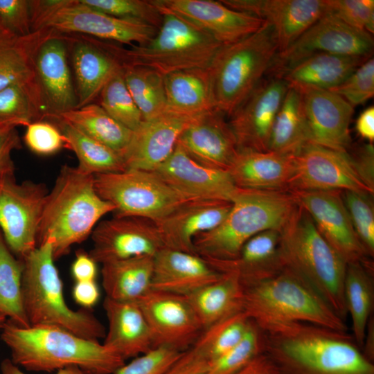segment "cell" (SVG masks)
<instances>
[{
	"instance_id": "cell-42",
	"label": "cell",
	"mask_w": 374,
	"mask_h": 374,
	"mask_svg": "<svg viewBox=\"0 0 374 374\" xmlns=\"http://www.w3.org/2000/svg\"><path fill=\"white\" fill-rule=\"evenodd\" d=\"M23 260L14 255L0 231V312L9 321L30 326L23 301Z\"/></svg>"
},
{
	"instance_id": "cell-15",
	"label": "cell",
	"mask_w": 374,
	"mask_h": 374,
	"mask_svg": "<svg viewBox=\"0 0 374 374\" xmlns=\"http://www.w3.org/2000/svg\"><path fill=\"white\" fill-rule=\"evenodd\" d=\"M329 190L373 195L358 176L347 152L308 143L294 155L289 192Z\"/></svg>"
},
{
	"instance_id": "cell-58",
	"label": "cell",
	"mask_w": 374,
	"mask_h": 374,
	"mask_svg": "<svg viewBox=\"0 0 374 374\" xmlns=\"http://www.w3.org/2000/svg\"><path fill=\"white\" fill-rule=\"evenodd\" d=\"M72 295L76 303L88 309L95 305L100 299V290L96 280L75 282Z\"/></svg>"
},
{
	"instance_id": "cell-48",
	"label": "cell",
	"mask_w": 374,
	"mask_h": 374,
	"mask_svg": "<svg viewBox=\"0 0 374 374\" xmlns=\"http://www.w3.org/2000/svg\"><path fill=\"white\" fill-rule=\"evenodd\" d=\"M109 15L143 21L159 29L163 15L152 0H82Z\"/></svg>"
},
{
	"instance_id": "cell-30",
	"label": "cell",
	"mask_w": 374,
	"mask_h": 374,
	"mask_svg": "<svg viewBox=\"0 0 374 374\" xmlns=\"http://www.w3.org/2000/svg\"><path fill=\"white\" fill-rule=\"evenodd\" d=\"M228 172L239 188L289 192L294 173V155L238 151Z\"/></svg>"
},
{
	"instance_id": "cell-7",
	"label": "cell",
	"mask_w": 374,
	"mask_h": 374,
	"mask_svg": "<svg viewBox=\"0 0 374 374\" xmlns=\"http://www.w3.org/2000/svg\"><path fill=\"white\" fill-rule=\"evenodd\" d=\"M21 260L24 307L30 326H58L97 341L105 337V327L90 311L73 310L67 305L50 238Z\"/></svg>"
},
{
	"instance_id": "cell-47",
	"label": "cell",
	"mask_w": 374,
	"mask_h": 374,
	"mask_svg": "<svg viewBox=\"0 0 374 374\" xmlns=\"http://www.w3.org/2000/svg\"><path fill=\"white\" fill-rule=\"evenodd\" d=\"M343 199L350 221L366 253L374 256V209L373 195L354 191H342Z\"/></svg>"
},
{
	"instance_id": "cell-57",
	"label": "cell",
	"mask_w": 374,
	"mask_h": 374,
	"mask_svg": "<svg viewBox=\"0 0 374 374\" xmlns=\"http://www.w3.org/2000/svg\"><path fill=\"white\" fill-rule=\"evenodd\" d=\"M96 264L89 253L78 250L71 267V275L75 282L95 280L97 274Z\"/></svg>"
},
{
	"instance_id": "cell-21",
	"label": "cell",
	"mask_w": 374,
	"mask_h": 374,
	"mask_svg": "<svg viewBox=\"0 0 374 374\" xmlns=\"http://www.w3.org/2000/svg\"><path fill=\"white\" fill-rule=\"evenodd\" d=\"M296 87L301 92L308 143L347 152L351 146L349 126L354 107L330 90Z\"/></svg>"
},
{
	"instance_id": "cell-2",
	"label": "cell",
	"mask_w": 374,
	"mask_h": 374,
	"mask_svg": "<svg viewBox=\"0 0 374 374\" xmlns=\"http://www.w3.org/2000/svg\"><path fill=\"white\" fill-rule=\"evenodd\" d=\"M1 339L10 350L12 362L28 371L77 366L91 374H113L125 363L98 341L55 326L22 327L8 320Z\"/></svg>"
},
{
	"instance_id": "cell-10",
	"label": "cell",
	"mask_w": 374,
	"mask_h": 374,
	"mask_svg": "<svg viewBox=\"0 0 374 374\" xmlns=\"http://www.w3.org/2000/svg\"><path fill=\"white\" fill-rule=\"evenodd\" d=\"M29 3L32 32L49 29L132 46L147 44L158 30L143 21L109 15L82 0H31Z\"/></svg>"
},
{
	"instance_id": "cell-40",
	"label": "cell",
	"mask_w": 374,
	"mask_h": 374,
	"mask_svg": "<svg viewBox=\"0 0 374 374\" xmlns=\"http://www.w3.org/2000/svg\"><path fill=\"white\" fill-rule=\"evenodd\" d=\"M57 117L121 155L132 135V130L118 123L94 103L70 110Z\"/></svg>"
},
{
	"instance_id": "cell-62",
	"label": "cell",
	"mask_w": 374,
	"mask_h": 374,
	"mask_svg": "<svg viewBox=\"0 0 374 374\" xmlns=\"http://www.w3.org/2000/svg\"><path fill=\"white\" fill-rule=\"evenodd\" d=\"M363 353L371 361L374 355V319L373 315L369 319L365 334L363 346L362 348Z\"/></svg>"
},
{
	"instance_id": "cell-12",
	"label": "cell",
	"mask_w": 374,
	"mask_h": 374,
	"mask_svg": "<svg viewBox=\"0 0 374 374\" xmlns=\"http://www.w3.org/2000/svg\"><path fill=\"white\" fill-rule=\"evenodd\" d=\"M373 49L371 34L326 13L287 48L276 53L265 76L281 78L291 66L314 53L369 57Z\"/></svg>"
},
{
	"instance_id": "cell-41",
	"label": "cell",
	"mask_w": 374,
	"mask_h": 374,
	"mask_svg": "<svg viewBox=\"0 0 374 374\" xmlns=\"http://www.w3.org/2000/svg\"><path fill=\"white\" fill-rule=\"evenodd\" d=\"M127 87L140 111L148 121L164 114L168 109L164 75L145 66H123Z\"/></svg>"
},
{
	"instance_id": "cell-54",
	"label": "cell",
	"mask_w": 374,
	"mask_h": 374,
	"mask_svg": "<svg viewBox=\"0 0 374 374\" xmlns=\"http://www.w3.org/2000/svg\"><path fill=\"white\" fill-rule=\"evenodd\" d=\"M347 153L363 183L374 192V148L371 143L350 148Z\"/></svg>"
},
{
	"instance_id": "cell-3",
	"label": "cell",
	"mask_w": 374,
	"mask_h": 374,
	"mask_svg": "<svg viewBox=\"0 0 374 374\" xmlns=\"http://www.w3.org/2000/svg\"><path fill=\"white\" fill-rule=\"evenodd\" d=\"M114 210V206L97 193L94 175L65 164L47 195L37 245L50 238L54 259L57 260L66 255L73 245L91 236L99 220Z\"/></svg>"
},
{
	"instance_id": "cell-53",
	"label": "cell",
	"mask_w": 374,
	"mask_h": 374,
	"mask_svg": "<svg viewBox=\"0 0 374 374\" xmlns=\"http://www.w3.org/2000/svg\"><path fill=\"white\" fill-rule=\"evenodd\" d=\"M0 22L13 34L24 36L31 33L29 1L0 0Z\"/></svg>"
},
{
	"instance_id": "cell-25",
	"label": "cell",
	"mask_w": 374,
	"mask_h": 374,
	"mask_svg": "<svg viewBox=\"0 0 374 374\" xmlns=\"http://www.w3.org/2000/svg\"><path fill=\"white\" fill-rule=\"evenodd\" d=\"M61 34L71 60L77 108L93 103L105 85L123 66L100 39L79 34Z\"/></svg>"
},
{
	"instance_id": "cell-50",
	"label": "cell",
	"mask_w": 374,
	"mask_h": 374,
	"mask_svg": "<svg viewBox=\"0 0 374 374\" xmlns=\"http://www.w3.org/2000/svg\"><path fill=\"white\" fill-rule=\"evenodd\" d=\"M326 13L351 27L373 34L374 32L373 0H326Z\"/></svg>"
},
{
	"instance_id": "cell-32",
	"label": "cell",
	"mask_w": 374,
	"mask_h": 374,
	"mask_svg": "<svg viewBox=\"0 0 374 374\" xmlns=\"http://www.w3.org/2000/svg\"><path fill=\"white\" fill-rule=\"evenodd\" d=\"M280 239L279 231H264L247 240L233 259L206 261L221 274H235L242 283L260 279L285 267L280 252Z\"/></svg>"
},
{
	"instance_id": "cell-35",
	"label": "cell",
	"mask_w": 374,
	"mask_h": 374,
	"mask_svg": "<svg viewBox=\"0 0 374 374\" xmlns=\"http://www.w3.org/2000/svg\"><path fill=\"white\" fill-rule=\"evenodd\" d=\"M153 257L142 256L102 264V285L106 297L138 302L152 290Z\"/></svg>"
},
{
	"instance_id": "cell-55",
	"label": "cell",
	"mask_w": 374,
	"mask_h": 374,
	"mask_svg": "<svg viewBox=\"0 0 374 374\" xmlns=\"http://www.w3.org/2000/svg\"><path fill=\"white\" fill-rule=\"evenodd\" d=\"M21 148L16 127L0 129V181L15 177V164L12 152Z\"/></svg>"
},
{
	"instance_id": "cell-27",
	"label": "cell",
	"mask_w": 374,
	"mask_h": 374,
	"mask_svg": "<svg viewBox=\"0 0 374 374\" xmlns=\"http://www.w3.org/2000/svg\"><path fill=\"white\" fill-rule=\"evenodd\" d=\"M231 207L226 201L185 202L157 223L163 247L195 253V238L217 226Z\"/></svg>"
},
{
	"instance_id": "cell-13",
	"label": "cell",
	"mask_w": 374,
	"mask_h": 374,
	"mask_svg": "<svg viewBox=\"0 0 374 374\" xmlns=\"http://www.w3.org/2000/svg\"><path fill=\"white\" fill-rule=\"evenodd\" d=\"M48 191L42 183L15 177L0 181V231L6 244L22 259L37 246L38 229Z\"/></svg>"
},
{
	"instance_id": "cell-38",
	"label": "cell",
	"mask_w": 374,
	"mask_h": 374,
	"mask_svg": "<svg viewBox=\"0 0 374 374\" xmlns=\"http://www.w3.org/2000/svg\"><path fill=\"white\" fill-rule=\"evenodd\" d=\"M46 121L53 123L60 130L64 138L65 148L75 153L78 161L76 167L81 172L96 175L126 170L123 158L118 152L58 117Z\"/></svg>"
},
{
	"instance_id": "cell-64",
	"label": "cell",
	"mask_w": 374,
	"mask_h": 374,
	"mask_svg": "<svg viewBox=\"0 0 374 374\" xmlns=\"http://www.w3.org/2000/svg\"><path fill=\"white\" fill-rule=\"evenodd\" d=\"M4 30H6L3 28V26H2V24L0 22V33L2 32V31H4Z\"/></svg>"
},
{
	"instance_id": "cell-18",
	"label": "cell",
	"mask_w": 374,
	"mask_h": 374,
	"mask_svg": "<svg viewBox=\"0 0 374 374\" xmlns=\"http://www.w3.org/2000/svg\"><path fill=\"white\" fill-rule=\"evenodd\" d=\"M91 237L93 247L89 253L97 262L154 255L162 248L157 224L143 217L116 216L96 226Z\"/></svg>"
},
{
	"instance_id": "cell-29",
	"label": "cell",
	"mask_w": 374,
	"mask_h": 374,
	"mask_svg": "<svg viewBox=\"0 0 374 374\" xmlns=\"http://www.w3.org/2000/svg\"><path fill=\"white\" fill-rule=\"evenodd\" d=\"M103 308L108 328L103 344L108 349L125 361L154 348L148 323L136 302L105 297Z\"/></svg>"
},
{
	"instance_id": "cell-34",
	"label": "cell",
	"mask_w": 374,
	"mask_h": 374,
	"mask_svg": "<svg viewBox=\"0 0 374 374\" xmlns=\"http://www.w3.org/2000/svg\"><path fill=\"white\" fill-rule=\"evenodd\" d=\"M370 57L314 53L291 66L281 78L291 86L330 90Z\"/></svg>"
},
{
	"instance_id": "cell-9",
	"label": "cell",
	"mask_w": 374,
	"mask_h": 374,
	"mask_svg": "<svg viewBox=\"0 0 374 374\" xmlns=\"http://www.w3.org/2000/svg\"><path fill=\"white\" fill-rule=\"evenodd\" d=\"M278 51L266 21L256 33L223 45L208 66L217 109L229 117L265 76Z\"/></svg>"
},
{
	"instance_id": "cell-37",
	"label": "cell",
	"mask_w": 374,
	"mask_h": 374,
	"mask_svg": "<svg viewBox=\"0 0 374 374\" xmlns=\"http://www.w3.org/2000/svg\"><path fill=\"white\" fill-rule=\"evenodd\" d=\"M344 295L348 316L351 319L352 335L362 349L368 321L373 315V262H357L346 265Z\"/></svg>"
},
{
	"instance_id": "cell-14",
	"label": "cell",
	"mask_w": 374,
	"mask_h": 374,
	"mask_svg": "<svg viewBox=\"0 0 374 374\" xmlns=\"http://www.w3.org/2000/svg\"><path fill=\"white\" fill-rule=\"evenodd\" d=\"M290 193L312 218L323 238L346 264L371 262L355 231L341 190Z\"/></svg>"
},
{
	"instance_id": "cell-49",
	"label": "cell",
	"mask_w": 374,
	"mask_h": 374,
	"mask_svg": "<svg viewBox=\"0 0 374 374\" xmlns=\"http://www.w3.org/2000/svg\"><path fill=\"white\" fill-rule=\"evenodd\" d=\"M353 107L362 105L374 95V59L370 57L340 84L330 89Z\"/></svg>"
},
{
	"instance_id": "cell-46",
	"label": "cell",
	"mask_w": 374,
	"mask_h": 374,
	"mask_svg": "<svg viewBox=\"0 0 374 374\" xmlns=\"http://www.w3.org/2000/svg\"><path fill=\"white\" fill-rule=\"evenodd\" d=\"M262 348L261 330L252 321L246 335L236 346L209 362L206 374H233L262 353Z\"/></svg>"
},
{
	"instance_id": "cell-6",
	"label": "cell",
	"mask_w": 374,
	"mask_h": 374,
	"mask_svg": "<svg viewBox=\"0 0 374 374\" xmlns=\"http://www.w3.org/2000/svg\"><path fill=\"white\" fill-rule=\"evenodd\" d=\"M242 284V310L258 326L306 322L348 331L346 321L308 284L285 267L272 275Z\"/></svg>"
},
{
	"instance_id": "cell-63",
	"label": "cell",
	"mask_w": 374,
	"mask_h": 374,
	"mask_svg": "<svg viewBox=\"0 0 374 374\" xmlns=\"http://www.w3.org/2000/svg\"><path fill=\"white\" fill-rule=\"evenodd\" d=\"M6 322V317L0 312V329L2 328L4 323Z\"/></svg>"
},
{
	"instance_id": "cell-17",
	"label": "cell",
	"mask_w": 374,
	"mask_h": 374,
	"mask_svg": "<svg viewBox=\"0 0 374 374\" xmlns=\"http://www.w3.org/2000/svg\"><path fill=\"white\" fill-rule=\"evenodd\" d=\"M153 338L154 346L183 353L203 328L185 296L151 290L138 302Z\"/></svg>"
},
{
	"instance_id": "cell-1",
	"label": "cell",
	"mask_w": 374,
	"mask_h": 374,
	"mask_svg": "<svg viewBox=\"0 0 374 374\" xmlns=\"http://www.w3.org/2000/svg\"><path fill=\"white\" fill-rule=\"evenodd\" d=\"M277 374H374L353 335L306 322L258 326Z\"/></svg>"
},
{
	"instance_id": "cell-23",
	"label": "cell",
	"mask_w": 374,
	"mask_h": 374,
	"mask_svg": "<svg viewBox=\"0 0 374 374\" xmlns=\"http://www.w3.org/2000/svg\"><path fill=\"white\" fill-rule=\"evenodd\" d=\"M225 6L253 15L274 29L282 52L326 13V0H221Z\"/></svg>"
},
{
	"instance_id": "cell-4",
	"label": "cell",
	"mask_w": 374,
	"mask_h": 374,
	"mask_svg": "<svg viewBox=\"0 0 374 374\" xmlns=\"http://www.w3.org/2000/svg\"><path fill=\"white\" fill-rule=\"evenodd\" d=\"M297 206L290 192L238 188L224 220L195 238V253L206 260H232L255 235L270 229L280 231Z\"/></svg>"
},
{
	"instance_id": "cell-20",
	"label": "cell",
	"mask_w": 374,
	"mask_h": 374,
	"mask_svg": "<svg viewBox=\"0 0 374 374\" xmlns=\"http://www.w3.org/2000/svg\"><path fill=\"white\" fill-rule=\"evenodd\" d=\"M35 71L44 120L77 108L68 48L61 33L55 31L43 42L37 55Z\"/></svg>"
},
{
	"instance_id": "cell-39",
	"label": "cell",
	"mask_w": 374,
	"mask_h": 374,
	"mask_svg": "<svg viewBox=\"0 0 374 374\" xmlns=\"http://www.w3.org/2000/svg\"><path fill=\"white\" fill-rule=\"evenodd\" d=\"M308 143L301 92L288 85L272 127L268 151L295 155Z\"/></svg>"
},
{
	"instance_id": "cell-43",
	"label": "cell",
	"mask_w": 374,
	"mask_h": 374,
	"mask_svg": "<svg viewBox=\"0 0 374 374\" xmlns=\"http://www.w3.org/2000/svg\"><path fill=\"white\" fill-rule=\"evenodd\" d=\"M251 322L243 310L237 312L204 330L191 347L210 362L236 346Z\"/></svg>"
},
{
	"instance_id": "cell-61",
	"label": "cell",
	"mask_w": 374,
	"mask_h": 374,
	"mask_svg": "<svg viewBox=\"0 0 374 374\" xmlns=\"http://www.w3.org/2000/svg\"><path fill=\"white\" fill-rule=\"evenodd\" d=\"M1 374H26L11 359H5L1 363ZM54 374H91L77 366H69L57 371Z\"/></svg>"
},
{
	"instance_id": "cell-28",
	"label": "cell",
	"mask_w": 374,
	"mask_h": 374,
	"mask_svg": "<svg viewBox=\"0 0 374 374\" xmlns=\"http://www.w3.org/2000/svg\"><path fill=\"white\" fill-rule=\"evenodd\" d=\"M222 275L196 253L163 247L153 257L152 290L186 296Z\"/></svg>"
},
{
	"instance_id": "cell-33",
	"label": "cell",
	"mask_w": 374,
	"mask_h": 374,
	"mask_svg": "<svg viewBox=\"0 0 374 374\" xmlns=\"http://www.w3.org/2000/svg\"><path fill=\"white\" fill-rule=\"evenodd\" d=\"M164 82L167 111L197 116L217 109L208 66L169 73Z\"/></svg>"
},
{
	"instance_id": "cell-60",
	"label": "cell",
	"mask_w": 374,
	"mask_h": 374,
	"mask_svg": "<svg viewBox=\"0 0 374 374\" xmlns=\"http://www.w3.org/2000/svg\"><path fill=\"white\" fill-rule=\"evenodd\" d=\"M233 374H277V371L271 360L262 352Z\"/></svg>"
},
{
	"instance_id": "cell-45",
	"label": "cell",
	"mask_w": 374,
	"mask_h": 374,
	"mask_svg": "<svg viewBox=\"0 0 374 374\" xmlns=\"http://www.w3.org/2000/svg\"><path fill=\"white\" fill-rule=\"evenodd\" d=\"M98 98V105L108 114L132 131L143 121L125 84L123 68L105 85Z\"/></svg>"
},
{
	"instance_id": "cell-52",
	"label": "cell",
	"mask_w": 374,
	"mask_h": 374,
	"mask_svg": "<svg viewBox=\"0 0 374 374\" xmlns=\"http://www.w3.org/2000/svg\"><path fill=\"white\" fill-rule=\"evenodd\" d=\"M24 140L26 146L36 154L48 156L65 148L64 138L53 123L43 120L26 127Z\"/></svg>"
},
{
	"instance_id": "cell-44",
	"label": "cell",
	"mask_w": 374,
	"mask_h": 374,
	"mask_svg": "<svg viewBox=\"0 0 374 374\" xmlns=\"http://www.w3.org/2000/svg\"><path fill=\"white\" fill-rule=\"evenodd\" d=\"M44 117L42 104L27 89L11 85L0 90V129L26 127Z\"/></svg>"
},
{
	"instance_id": "cell-59",
	"label": "cell",
	"mask_w": 374,
	"mask_h": 374,
	"mask_svg": "<svg viewBox=\"0 0 374 374\" xmlns=\"http://www.w3.org/2000/svg\"><path fill=\"white\" fill-rule=\"evenodd\" d=\"M355 130L363 139L373 144L374 141V107L370 106L365 109L357 117Z\"/></svg>"
},
{
	"instance_id": "cell-22",
	"label": "cell",
	"mask_w": 374,
	"mask_h": 374,
	"mask_svg": "<svg viewBox=\"0 0 374 374\" xmlns=\"http://www.w3.org/2000/svg\"><path fill=\"white\" fill-rule=\"evenodd\" d=\"M170 188L189 200L231 202L236 192L228 171L204 166L180 145L154 170Z\"/></svg>"
},
{
	"instance_id": "cell-31",
	"label": "cell",
	"mask_w": 374,
	"mask_h": 374,
	"mask_svg": "<svg viewBox=\"0 0 374 374\" xmlns=\"http://www.w3.org/2000/svg\"><path fill=\"white\" fill-rule=\"evenodd\" d=\"M54 33L49 29L37 30L24 36L8 30L0 33V90L11 85L23 87L43 107L36 77V60L40 46Z\"/></svg>"
},
{
	"instance_id": "cell-5",
	"label": "cell",
	"mask_w": 374,
	"mask_h": 374,
	"mask_svg": "<svg viewBox=\"0 0 374 374\" xmlns=\"http://www.w3.org/2000/svg\"><path fill=\"white\" fill-rule=\"evenodd\" d=\"M284 266L308 284L346 321V263L326 241L308 213L298 204L280 231Z\"/></svg>"
},
{
	"instance_id": "cell-36",
	"label": "cell",
	"mask_w": 374,
	"mask_h": 374,
	"mask_svg": "<svg viewBox=\"0 0 374 374\" xmlns=\"http://www.w3.org/2000/svg\"><path fill=\"white\" fill-rule=\"evenodd\" d=\"M242 284L233 274H222L212 282L186 296L203 330L242 310Z\"/></svg>"
},
{
	"instance_id": "cell-56",
	"label": "cell",
	"mask_w": 374,
	"mask_h": 374,
	"mask_svg": "<svg viewBox=\"0 0 374 374\" xmlns=\"http://www.w3.org/2000/svg\"><path fill=\"white\" fill-rule=\"evenodd\" d=\"M209 362L195 348L190 347L163 374H206Z\"/></svg>"
},
{
	"instance_id": "cell-26",
	"label": "cell",
	"mask_w": 374,
	"mask_h": 374,
	"mask_svg": "<svg viewBox=\"0 0 374 374\" xmlns=\"http://www.w3.org/2000/svg\"><path fill=\"white\" fill-rule=\"evenodd\" d=\"M224 116L217 109L197 116L181 133L177 144L197 163L228 171L238 148Z\"/></svg>"
},
{
	"instance_id": "cell-19",
	"label": "cell",
	"mask_w": 374,
	"mask_h": 374,
	"mask_svg": "<svg viewBox=\"0 0 374 374\" xmlns=\"http://www.w3.org/2000/svg\"><path fill=\"white\" fill-rule=\"evenodd\" d=\"M163 14L176 15L208 34L222 45L238 42L258 30L265 21L233 10L220 1L152 0Z\"/></svg>"
},
{
	"instance_id": "cell-8",
	"label": "cell",
	"mask_w": 374,
	"mask_h": 374,
	"mask_svg": "<svg viewBox=\"0 0 374 374\" xmlns=\"http://www.w3.org/2000/svg\"><path fill=\"white\" fill-rule=\"evenodd\" d=\"M163 15L157 34L147 44L125 48L103 41L104 46L122 66L148 67L163 75L184 69L209 66L223 45L176 15Z\"/></svg>"
},
{
	"instance_id": "cell-24",
	"label": "cell",
	"mask_w": 374,
	"mask_h": 374,
	"mask_svg": "<svg viewBox=\"0 0 374 374\" xmlns=\"http://www.w3.org/2000/svg\"><path fill=\"white\" fill-rule=\"evenodd\" d=\"M197 116L166 111L157 118L143 121L132 131L122 154L126 169L155 170L170 157L181 133Z\"/></svg>"
},
{
	"instance_id": "cell-51",
	"label": "cell",
	"mask_w": 374,
	"mask_h": 374,
	"mask_svg": "<svg viewBox=\"0 0 374 374\" xmlns=\"http://www.w3.org/2000/svg\"><path fill=\"white\" fill-rule=\"evenodd\" d=\"M183 353L167 347H155L125 363L113 374H163Z\"/></svg>"
},
{
	"instance_id": "cell-16",
	"label": "cell",
	"mask_w": 374,
	"mask_h": 374,
	"mask_svg": "<svg viewBox=\"0 0 374 374\" xmlns=\"http://www.w3.org/2000/svg\"><path fill=\"white\" fill-rule=\"evenodd\" d=\"M287 89L283 79L264 77L229 117L238 151H268L275 118Z\"/></svg>"
},
{
	"instance_id": "cell-11",
	"label": "cell",
	"mask_w": 374,
	"mask_h": 374,
	"mask_svg": "<svg viewBox=\"0 0 374 374\" xmlns=\"http://www.w3.org/2000/svg\"><path fill=\"white\" fill-rule=\"evenodd\" d=\"M99 196L116 216H133L156 224L189 199L170 188L156 172L136 169L94 175Z\"/></svg>"
}]
</instances>
